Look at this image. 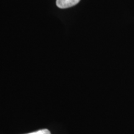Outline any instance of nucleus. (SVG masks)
I'll list each match as a JSON object with an SVG mask.
<instances>
[{
  "mask_svg": "<svg viewBox=\"0 0 134 134\" xmlns=\"http://www.w3.org/2000/svg\"><path fill=\"white\" fill-rule=\"evenodd\" d=\"M80 0H57L56 4L60 9H66L76 5Z\"/></svg>",
  "mask_w": 134,
  "mask_h": 134,
  "instance_id": "f257e3e1",
  "label": "nucleus"
},
{
  "mask_svg": "<svg viewBox=\"0 0 134 134\" xmlns=\"http://www.w3.org/2000/svg\"><path fill=\"white\" fill-rule=\"evenodd\" d=\"M27 134H51V133H50V132L47 129H42L38 130V131L32 132V133Z\"/></svg>",
  "mask_w": 134,
  "mask_h": 134,
  "instance_id": "f03ea898",
  "label": "nucleus"
}]
</instances>
